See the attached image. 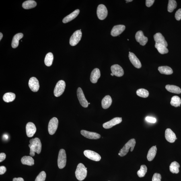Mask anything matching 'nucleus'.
Instances as JSON below:
<instances>
[{"label":"nucleus","mask_w":181,"mask_h":181,"mask_svg":"<svg viewBox=\"0 0 181 181\" xmlns=\"http://www.w3.org/2000/svg\"><path fill=\"white\" fill-rule=\"evenodd\" d=\"M29 146L30 149V155L31 157H33L35 153L39 154L41 151L42 144L40 140L38 138H36L31 139Z\"/></svg>","instance_id":"f257e3e1"},{"label":"nucleus","mask_w":181,"mask_h":181,"mask_svg":"<svg viewBox=\"0 0 181 181\" xmlns=\"http://www.w3.org/2000/svg\"><path fill=\"white\" fill-rule=\"evenodd\" d=\"M67 162V156L65 150L61 149L60 150L58 154L57 163L58 166L60 169H63L65 166Z\"/></svg>","instance_id":"20e7f679"},{"label":"nucleus","mask_w":181,"mask_h":181,"mask_svg":"<svg viewBox=\"0 0 181 181\" xmlns=\"http://www.w3.org/2000/svg\"><path fill=\"white\" fill-rule=\"evenodd\" d=\"M58 120L57 118L54 117L50 120L48 126L49 133L50 135L55 133L58 126Z\"/></svg>","instance_id":"6e6552de"},{"label":"nucleus","mask_w":181,"mask_h":181,"mask_svg":"<svg viewBox=\"0 0 181 181\" xmlns=\"http://www.w3.org/2000/svg\"><path fill=\"white\" fill-rule=\"evenodd\" d=\"M112 99L110 96L107 95L103 99L102 101V106L104 109H107L111 106Z\"/></svg>","instance_id":"5701e85b"},{"label":"nucleus","mask_w":181,"mask_h":181,"mask_svg":"<svg viewBox=\"0 0 181 181\" xmlns=\"http://www.w3.org/2000/svg\"><path fill=\"white\" fill-rule=\"evenodd\" d=\"M26 132L28 137H33L36 132V128L34 124L32 122L27 123L26 126Z\"/></svg>","instance_id":"2eb2a0df"},{"label":"nucleus","mask_w":181,"mask_h":181,"mask_svg":"<svg viewBox=\"0 0 181 181\" xmlns=\"http://www.w3.org/2000/svg\"><path fill=\"white\" fill-rule=\"evenodd\" d=\"M165 88L167 91L171 93L177 94H180L181 93V89L176 85H168L165 86Z\"/></svg>","instance_id":"bb28decb"},{"label":"nucleus","mask_w":181,"mask_h":181,"mask_svg":"<svg viewBox=\"0 0 181 181\" xmlns=\"http://www.w3.org/2000/svg\"><path fill=\"white\" fill-rule=\"evenodd\" d=\"M157 151V148L156 146L152 147L150 149L147 156L148 160L151 161L154 159L156 154Z\"/></svg>","instance_id":"a878e982"},{"label":"nucleus","mask_w":181,"mask_h":181,"mask_svg":"<svg viewBox=\"0 0 181 181\" xmlns=\"http://www.w3.org/2000/svg\"><path fill=\"white\" fill-rule=\"evenodd\" d=\"M100 70L98 68H96L91 73L90 76V81L93 83H96L98 79L100 77Z\"/></svg>","instance_id":"aec40b11"},{"label":"nucleus","mask_w":181,"mask_h":181,"mask_svg":"<svg viewBox=\"0 0 181 181\" xmlns=\"http://www.w3.org/2000/svg\"><path fill=\"white\" fill-rule=\"evenodd\" d=\"M81 135L87 139L97 140L100 139L101 138L100 135L95 132H90L83 130H81Z\"/></svg>","instance_id":"4468645a"},{"label":"nucleus","mask_w":181,"mask_h":181,"mask_svg":"<svg viewBox=\"0 0 181 181\" xmlns=\"http://www.w3.org/2000/svg\"><path fill=\"white\" fill-rule=\"evenodd\" d=\"M154 1V0H146V5L148 7H151L153 5Z\"/></svg>","instance_id":"79ce46f5"},{"label":"nucleus","mask_w":181,"mask_h":181,"mask_svg":"<svg viewBox=\"0 0 181 181\" xmlns=\"http://www.w3.org/2000/svg\"><path fill=\"white\" fill-rule=\"evenodd\" d=\"M81 36L82 33L81 31L78 30L75 31L70 38L69 43L71 45L75 46L77 45L80 41Z\"/></svg>","instance_id":"0eeeda50"},{"label":"nucleus","mask_w":181,"mask_h":181,"mask_svg":"<svg viewBox=\"0 0 181 181\" xmlns=\"http://www.w3.org/2000/svg\"><path fill=\"white\" fill-rule=\"evenodd\" d=\"M77 95L78 99L81 106L83 108H87L88 106V103L85 98L82 89L81 87H79L77 89Z\"/></svg>","instance_id":"1a4fd4ad"},{"label":"nucleus","mask_w":181,"mask_h":181,"mask_svg":"<svg viewBox=\"0 0 181 181\" xmlns=\"http://www.w3.org/2000/svg\"><path fill=\"white\" fill-rule=\"evenodd\" d=\"M79 9L75 10L71 14L67 15L64 18L63 20V22L64 23H67L70 22L73 19H75L76 17L79 13Z\"/></svg>","instance_id":"4be33fe9"},{"label":"nucleus","mask_w":181,"mask_h":181,"mask_svg":"<svg viewBox=\"0 0 181 181\" xmlns=\"http://www.w3.org/2000/svg\"><path fill=\"white\" fill-rule=\"evenodd\" d=\"M87 174V168L82 163H79L75 172L76 178L79 181H82L86 178Z\"/></svg>","instance_id":"f03ea898"},{"label":"nucleus","mask_w":181,"mask_h":181,"mask_svg":"<svg viewBox=\"0 0 181 181\" xmlns=\"http://www.w3.org/2000/svg\"><path fill=\"white\" fill-rule=\"evenodd\" d=\"M126 27L124 25H118L114 26L112 29L111 34L113 37L119 35L125 30Z\"/></svg>","instance_id":"dca6fc26"},{"label":"nucleus","mask_w":181,"mask_h":181,"mask_svg":"<svg viewBox=\"0 0 181 181\" xmlns=\"http://www.w3.org/2000/svg\"><path fill=\"white\" fill-rule=\"evenodd\" d=\"M6 155L5 153H1L0 154V162H2L6 158Z\"/></svg>","instance_id":"c03bdc74"},{"label":"nucleus","mask_w":181,"mask_h":181,"mask_svg":"<svg viewBox=\"0 0 181 181\" xmlns=\"http://www.w3.org/2000/svg\"><path fill=\"white\" fill-rule=\"evenodd\" d=\"M85 156L91 160L99 161L101 159V157L98 153L89 150H86L83 152Z\"/></svg>","instance_id":"9d476101"},{"label":"nucleus","mask_w":181,"mask_h":181,"mask_svg":"<svg viewBox=\"0 0 181 181\" xmlns=\"http://www.w3.org/2000/svg\"><path fill=\"white\" fill-rule=\"evenodd\" d=\"M136 143V142L135 139H133L129 140L120 150L119 153H118L119 155L121 157L125 156L127 154L130 148L131 149L130 151H133L135 147Z\"/></svg>","instance_id":"7ed1b4c3"},{"label":"nucleus","mask_w":181,"mask_h":181,"mask_svg":"<svg viewBox=\"0 0 181 181\" xmlns=\"http://www.w3.org/2000/svg\"><path fill=\"white\" fill-rule=\"evenodd\" d=\"M160 73L163 74L170 75L173 73L172 68L168 66H161L158 68Z\"/></svg>","instance_id":"393cba45"},{"label":"nucleus","mask_w":181,"mask_h":181,"mask_svg":"<svg viewBox=\"0 0 181 181\" xmlns=\"http://www.w3.org/2000/svg\"><path fill=\"white\" fill-rule=\"evenodd\" d=\"M53 55L51 52H49L45 56L44 60V63L45 65L48 67L51 66L53 63Z\"/></svg>","instance_id":"2f4dec72"},{"label":"nucleus","mask_w":181,"mask_h":181,"mask_svg":"<svg viewBox=\"0 0 181 181\" xmlns=\"http://www.w3.org/2000/svg\"><path fill=\"white\" fill-rule=\"evenodd\" d=\"M122 121L121 118H116L103 124V126L106 129H109L121 123Z\"/></svg>","instance_id":"ddd939ff"},{"label":"nucleus","mask_w":181,"mask_h":181,"mask_svg":"<svg viewBox=\"0 0 181 181\" xmlns=\"http://www.w3.org/2000/svg\"><path fill=\"white\" fill-rule=\"evenodd\" d=\"M65 86L66 85L65 81L63 80H60L58 81L56 83L54 89V96L56 97L61 96L65 91Z\"/></svg>","instance_id":"39448f33"},{"label":"nucleus","mask_w":181,"mask_h":181,"mask_svg":"<svg viewBox=\"0 0 181 181\" xmlns=\"http://www.w3.org/2000/svg\"><path fill=\"white\" fill-rule=\"evenodd\" d=\"M37 3L35 1L32 0H29L23 3L22 7L25 9H29L33 8L36 6Z\"/></svg>","instance_id":"c85d7f7f"},{"label":"nucleus","mask_w":181,"mask_h":181,"mask_svg":"<svg viewBox=\"0 0 181 181\" xmlns=\"http://www.w3.org/2000/svg\"><path fill=\"white\" fill-rule=\"evenodd\" d=\"M135 38L137 42L142 46L145 45L148 41L147 37L144 35L143 32L141 31H138L136 33Z\"/></svg>","instance_id":"f8f14e48"},{"label":"nucleus","mask_w":181,"mask_h":181,"mask_svg":"<svg viewBox=\"0 0 181 181\" xmlns=\"http://www.w3.org/2000/svg\"><path fill=\"white\" fill-rule=\"evenodd\" d=\"M3 37V35L1 33V32L0 33V40H1V39H2Z\"/></svg>","instance_id":"49530a36"},{"label":"nucleus","mask_w":181,"mask_h":181,"mask_svg":"<svg viewBox=\"0 0 181 181\" xmlns=\"http://www.w3.org/2000/svg\"><path fill=\"white\" fill-rule=\"evenodd\" d=\"M175 17L177 20L180 21L181 19V9H178L176 11Z\"/></svg>","instance_id":"ea45409f"},{"label":"nucleus","mask_w":181,"mask_h":181,"mask_svg":"<svg viewBox=\"0 0 181 181\" xmlns=\"http://www.w3.org/2000/svg\"></svg>","instance_id":"3c124183"},{"label":"nucleus","mask_w":181,"mask_h":181,"mask_svg":"<svg viewBox=\"0 0 181 181\" xmlns=\"http://www.w3.org/2000/svg\"><path fill=\"white\" fill-rule=\"evenodd\" d=\"M130 61L135 67L140 69L142 67L141 63L140 60L137 57L135 54L129 52L128 55Z\"/></svg>","instance_id":"6ab92c4d"},{"label":"nucleus","mask_w":181,"mask_h":181,"mask_svg":"<svg viewBox=\"0 0 181 181\" xmlns=\"http://www.w3.org/2000/svg\"><path fill=\"white\" fill-rule=\"evenodd\" d=\"M15 98V95L14 93L8 92L3 95V100L5 102L9 103L13 102Z\"/></svg>","instance_id":"c756f323"},{"label":"nucleus","mask_w":181,"mask_h":181,"mask_svg":"<svg viewBox=\"0 0 181 181\" xmlns=\"http://www.w3.org/2000/svg\"><path fill=\"white\" fill-rule=\"evenodd\" d=\"M111 69L112 73L116 77H122L124 75L123 69L120 66L118 65H112L111 67Z\"/></svg>","instance_id":"f3484780"},{"label":"nucleus","mask_w":181,"mask_h":181,"mask_svg":"<svg viewBox=\"0 0 181 181\" xmlns=\"http://www.w3.org/2000/svg\"><path fill=\"white\" fill-rule=\"evenodd\" d=\"M136 93L138 96L144 98H147L149 95L148 91L144 89H138Z\"/></svg>","instance_id":"f704fd0d"},{"label":"nucleus","mask_w":181,"mask_h":181,"mask_svg":"<svg viewBox=\"0 0 181 181\" xmlns=\"http://www.w3.org/2000/svg\"><path fill=\"white\" fill-rule=\"evenodd\" d=\"M145 120L147 122L152 123H155L156 122V120L155 118L151 117L148 116L146 118Z\"/></svg>","instance_id":"a19ab883"},{"label":"nucleus","mask_w":181,"mask_h":181,"mask_svg":"<svg viewBox=\"0 0 181 181\" xmlns=\"http://www.w3.org/2000/svg\"><path fill=\"white\" fill-rule=\"evenodd\" d=\"M181 104V100L180 97L175 96H173L170 102V104L172 106L175 107H178L180 106Z\"/></svg>","instance_id":"72a5a7b5"},{"label":"nucleus","mask_w":181,"mask_h":181,"mask_svg":"<svg viewBox=\"0 0 181 181\" xmlns=\"http://www.w3.org/2000/svg\"><path fill=\"white\" fill-rule=\"evenodd\" d=\"M7 168L5 166H0V174L2 175L6 172Z\"/></svg>","instance_id":"37998d69"},{"label":"nucleus","mask_w":181,"mask_h":181,"mask_svg":"<svg viewBox=\"0 0 181 181\" xmlns=\"http://www.w3.org/2000/svg\"><path fill=\"white\" fill-rule=\"evenodd\" d=\"M155 47L158 51L161 54H163L168 53V50L166 46L162 44H160L156 43Z\"/></svg>","instance_id":"7c9ffc66"},{"label":"nucleus","mask_w":181,"mask_h":181,"mask_svg":"<svg viewBox=\"0 0 181 181\" xmlns=\"http://www.w3.org/2000/svg\"><path fill=\"white\" fill-rule=\"evenodd\" d=\"M88 104H90V103H88Z\"/></svg>","instance_id":"8fccbe9b"},{"label":"nucleus","mask_w":181,"mask_h":181,"mask_svg":"<svg viewBox=\"0 0 181 181\" xmlns=\"http://www.w3.org/2000/svg\"><path fill=\"white\" fill-rule=\"evenodd\" d=\"M97 14L98 18L100 20L106 19L108 15V11L106 6L101 4L98 6L97 11Z\"/></svg>","instance_id":"423d86ee"},{"label":"nucleus","mask_w":181,"mask_h":181,"mask_svg":"<svg viewBox=\"0 0 181 181\" xmlns=\"http://www.w3.org/2000/svg\"><path fill=\"white\" fill-rule=\"evenodd\" d=\"M147 168L145 165H142L141 166V168L139 171L137 172L138 176L140 178H143L144 176L147 173Z\"/></svg>","instance_id":"e433bc0d"},{"label":"nucleus","mask_w":181,"mask_h":181,"mask_svg":"<svg viewBox=\"0 0 181 181\" xmlns=\"http://www.w3.org/2000/svg\"><path fill=\"white\" fill-rule=\"evenodd\" d=\"M23 37V34L22 33H19L15 35L13 39L11 46L13 48L17 47L19 44V41Z\"/></svg>","instance_id":"b1692460"},{"label":"nucleus","mask_w":181,"mask_h":181,"mask_svg":"<svg viewBox=\"0 0 181 181\" xmlns=\"http://www.w3.org/2000/svg\"><path fill=\"white\" fill-rule=\"evenodd\" d=\"M161 175L158 173H155L154 174L152 181H161Z\"/></svg>","instance_id":"58836bf2"},{"label":"nucleus","mask_w":181,"mask_h":181,"mask_svg":"<svg viewBox=\"0 0 181 181\" xmlns=\"http://www.w3.org/2000/svg\"><path fill=\"white\" fill-rule=\"evenodd\" d=\"M29 86L33 92H37L40 87L37 79L34 77H31L29 79Z\"/></svg>","instance_id":"9b49d317"},{"label":"nucleus","mask_w":181,"mask_h":181,"mask_svg":"<svg viewBox=\"0 0 181 181\" xmlns=\"http://www.w3.org/2000/svg\"><path fill=\"white\" fill-rule=\"evenodd\" d=\"M180 164L176 161L172 162L169 167L170 172L173 174H178L179 172V168H180Z\"/></svg>","instance_id":"473e14b6"},{"label":"nucleus","mask_w":181,"mask_h":181,"mask_svg":"<svg viewBox=\"0 0 181 181\" xmlns=\"http://www.w3.org/2000/svg\"><path fill=\"white\" fill-rule=\"evenodd\" d=\"M133 1L132 0H126V3H128V2H132Z\"/></svg>","instance_id":"de8ad7c7"},{"label":"nucleus","mask_w":181,"mask_h":181,"mask_svg":"<svg viewBox=\"0 0 181 181\" xmlns=\"http://www.w3.org/2000/svg\"><path fill=\"white\" fill-rule=\"evenodd\" d=\"M176 2L175 0H169L168 5V11L169 12L172 13L177 7Z\"/></svg>","instance_id":"c9c22d12"},{"label":"nucleus","mask_w":181,"mask_h":181,"mask_svg":"<svg viewBox=\"0 0 181 181\" xmlns=\"http://www.w3.org/2000/svg\"><path fill=\"white\" fill-rule=\"evenodd\" d=\"M21 162L24 165L32 166L34 164V160L32 157L30 156H24L21 160Z\"/></svg>","instance_id":"cd10ccee"},{"label":"nucleus","mask_w":181,"mask_h":181,"mask_svg":"<svg viewBox=\"0 0 181 181\" xmlns=\"http://www.w3.org/2000/svg\"><path fill=\"white\" fill-rule=\"evenodd\" d=\"M46 178V174L44 171L41 172L38 175L35 181H45Z\"/></svg>","instance_id":"4c0bfd02"},{"label":"nucleus","mask_w":181,"mask_h":181,"mask_svg":"<svg viewBox=\"0 0 181 181\" xmlns=\"http://www.w3.org/2000/svg\"><path fill=\"white\" fill-rule=\"evenodd\" d=\"M154 38L156 43L161 44L166 46H168V44L165 40V38L161 33H158L156 34L154 36Z\"/></svg>","instance_id":"412c9836"},{"label":"nucleus","mask_w":181,"mask_h":181,"mask_svg":"<svg viewBox=\"0 0 181 181\" xmlns=\"http://www.w3.org/2000/svg\"><path fill=\"white\" fill-rule=\"evenodd\" d=\"M13 181H24V179L22 178H13Z\"/></svg>","instance_id":"a18cd8bd"},{"label":"nucleus","mask_w":181,"mask_h":181,"mask_svg":"<svg viewBox=\"0 0 181 181\" xmlns=\"http://www.w3.org/2000/svg\"><path fill=\"white\" fill-rule=\"evenodd\" d=\"M165 138L167 141L171 143H174L177 139L176 134L170 128H167L165 130Z\"/></svg>","instance_id":"a211bd4d"},{"label":"nucleus","mask_w":181,"mask_h":181,"mask_svg":"<svg viewBox=\"0 0 181 181\" xmlns=\"http://www.w3.org/2000/svg\"><path fill=\"white\" fill-rule=\"evenodd\" d=\"M111 75L112 76H113L114 75L112 73H111Z\"/></svg>","instance_id":"09e8293b"}]
</instances>
